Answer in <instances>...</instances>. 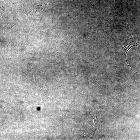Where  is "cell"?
<instances>
[{
  "label": "cell",
  "mask_w": 140,
  "mask_h": 140,
  "mask_svg": "<svg viewBox=\"0 0 140 140\" xmlns=\"http://www.w3.org/2000/svg\"><path fill=\"white\" fill-rule=\"evenodd\" d=\"M5 11V9L3 7L2 3L0 2V15H1Z\"/></svg>",
  "instance_id": "1"
}]
</instances>
